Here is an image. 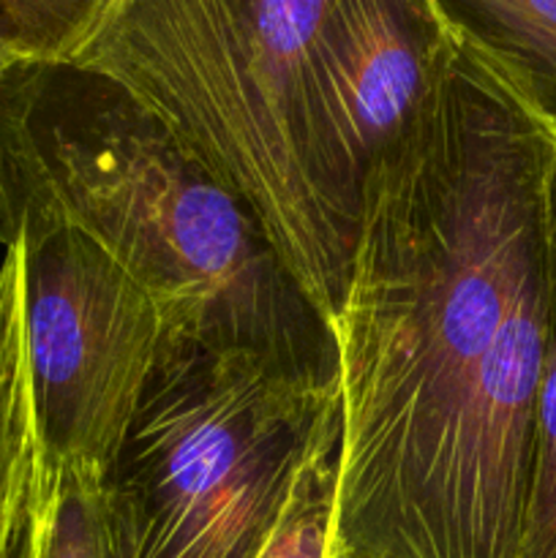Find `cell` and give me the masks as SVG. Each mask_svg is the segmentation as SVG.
<instances>
[{"label": "cell", "mask_w": 556, "mask_h": 558, "mask_svg": "<svg viewBox=\"0 0 556 558\" xmlns=\"http://www.w3.org/2000/svg\"><path fill=\"white\" fill-rule=\"evenodd\" d=\"M556 134L450 25L363 183L333 327L330 558H518L548 336Z\"/></svg>", "instance_id": "6da1fadb"}, {"label": "cell", "mask_w": 556, "mask_h": 558, "mask_svg": "<svg viewBox=\"0 0 556 558\" xmlns=\"http://www.w3.org/2000/svg\"><path fill=\"white\" fill-rule=\"evenodd\" d=\"M85 234L156 303L169 341L338 385V349L249 207L145 101L71 60L0 82V245Z\"/></svg>", "instance_id": "7a4b0ae2"}, {"label": "cell", "mask_w": 556, "mask_h": 558, "mask_svg": "<svg viewBox=\"0 0 556 558\" xmlns=\"http://www.w3.org/2000/svg\"><path fill=\"white\" fill-rule=\"evenodd\" d=\"M343 22L347 0H98L65 58L167 120L330 330L368 172L343 107Z\"/></svg>", "instance_id": "3957f363"}, {"label": "cell", "mask_w": 556, "mask_h": 558, "mask_svg": "<svg viewBox=\"0 0 556 558\" xmlns=\"http://www.w3.org/2000/svg\"><path fill=\"white\" fill-rule=\"evenodd\" d=\"M338 445V385L167 341L104 483L109 558H262Z\"/></svg>", "instance_id": "277c9868"}, {"label": "cell", "mask_w": 556, "mask_h": 558, "mask_svg": "<svg viewBox=\"0 0 556 558\" xmlns=\"http://www.w3.org/2000/svg\"><path fill=\"white\" fill-rule=\"evenodd\" d=\"M33 403L49 480L107 483L169 332L156 303L85 234L20 240Z\"/></svg>", "instance_id": "5b68a950"}, {"label": "cell", "mask_w": 556, "mask_h": 558, "mask_svg": "<svg viewBox=\"0 0 556 558\" xmlns=\"http://www.w3.org/2000/svg\"><path fill=\"white\" fill-rule=\"evenodd\" d=\"M49 499L25 332V254L0 262V526Z\"/></svg>", "instance_id": "8992f818"}, {"label": "cell", "mask_w": 556, "mask_h": 558, "mask_svg": "<svg viewBox=\"0 0 556 558\" xmlns=\"http://www.w3.org/2000/svg\"><path fill=\"white\" fill-rule=\"evenodd\" d=\"M556 134V0H436Z\"/></svg>", "instance_id": "52a82bcc"}, {"label": "cell", "mask_w": 556, "mask_h": 558, "mask_svg": "<svg viewBox=\"0 0 556 558\" xmlns=\"http://www.w3.org/2000/svg\"><path fill=\"white\" fill-rule=\"evenodd\" d=\"M548 283V336L534 392L532 466L518 558H556V169L551 180Z\"/></svg>", "instance_id": "ba28073f"}, {"label": "cell", "mask_w": 556, "mask_h": 558, "mask_svg": "<svg viewBox=\"0 0 556 558\" xmlns=\"http://www.w3.org/2000/svg\"><path fill=\"white\" fill-rule=\"evenodd\" d=\"M98 0H0V82L14 65L65 60Z\"/></svg>", "instance_id": "9c48e42d"}, {"label": "cell", "mask_w": 556, "mask_h": 558, "mask_svg": "<svg viewBox=\"0 0 556 558\" xmlns=\"http://www.w3.org/2000/svg\"><path fill=\"white\" fill-rule=\"evenodd\" d=\"M33 558H109L104 485L80 474L49 480V507Z\"/></svg>", "instance_id": "30bf717a"}, {"label": "cell", "mask_w": 556, "mask_h": 558, "mask_svg": "<svg viewBox=\"0 0 556 558\" xmlns=\"http://www.w3.org/2000/svg\"><path fill=\"white\" fill-rule=\"evenodd\" d=\"M338 450L322 456L300 483L298 496L262 558H327L336 515Z\"/></svg>", "instance_id": "8fae6325"}, {"label": "cell", "mask_w": 556, "mask_h": 558, "mask_svg": "<svg viewBox=\"0 0 556 558\" xmlns=\"http://www.w3.org/2000/svg\"><path fill=\"white\" fill-rule=\"evenodd\" d=\"M49 499L33 510L22 512L20 518L0 526V558H33L41 534L44 515H47Z\"/></svg>", "instance_id": "7c38bea8"}, {"label": "cell", "mask_w": 556, "mask_h": 558, "mask_svg": "<svg viewBox=\"0 0 556 558\" xmlns=\"http://www.w3.org/2000/svg\"><path fill=\"white\" fill-rule=\"evenodd\" d=\"M327 558H330V556H327Z\"/></svg>", "instance_id": "4fadbf2b"}]
</instances>
